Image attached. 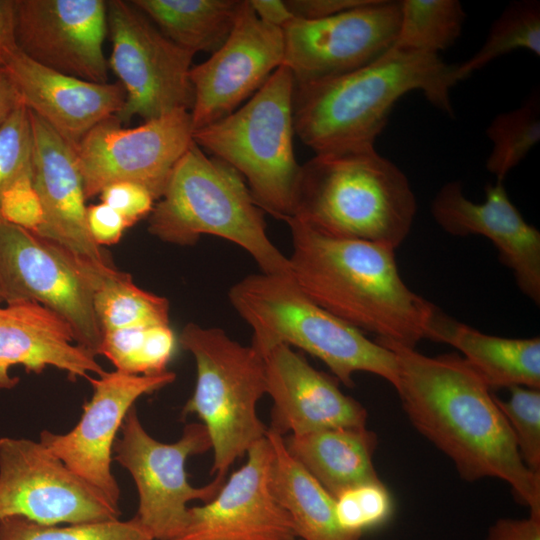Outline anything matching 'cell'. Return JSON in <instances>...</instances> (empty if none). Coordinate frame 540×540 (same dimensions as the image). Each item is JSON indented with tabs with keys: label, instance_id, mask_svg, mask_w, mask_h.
<instances>
[{
	"label": "cell",
	"instance_id": "obj_1",
	"mask_svg": "<svg viewBox=\"0 0 540 540\" xmlns=\"http://www.w3.org/2000/svg\"><path fill=\"white\" fill-rule=\"evenodd\" d=\"M376 341L396 357V391L411 424L451 459L460 477L505 481L529 514L540 515V473L522 461L495 395L468 362L456 353L432 357Z\"/></svg>",
	"mask_w": 540,
	"mask_h": 540
},
{
	"label": "cell",
	"instance_id": "obj_2",
	"mask_svg": "<svg viewBox=\"0 0 540 540\" xmlns=\"http://www.w3.org/2000/svg\"><path fill=\"white\" fill-rule=\"evenodd\" d=\"M290 276L317 305L376 339L415 348L432 341L442 311L403 281L395 250L322 235L289 218Z\"/></svg>",
	"mask_w": 540,
	"mask_h": 540
},
{
	"label": "cell",
	"instance_id": "obj_3",
	"mask_svg": "<svg viewBox=\"0 0 540 540\" xmlns=\"http://www.w3.org/2000/svg\"><path fill=\"white\" fill-rule=\"evenodd\" d=\"M457 82L456 65L439 55L388 51L351 72L295 85V134L315 154L372 149L393 105L410 91L453 116L450 90Z\"/></svg>",
	"mask_w": 540,
	"mask_h": 540
},
{
	"label": "cell",
	"instance_id": "obj_4",
	"mask_svg": "<svg viewBox=\"0 0 540 540\" xmlns=\"http://www.w3.org/2000/svg\"><path fill=\"white\" fill-rule=\"evenodd\" d=\"M416 211L406 175L372 148L315 154L301 165L291 218L325 236L395 250L409 235Z\"/></svg>",
	"mask_w": 540,
	"mask_h": 540
},
{
	"label": "cell",
	"instance_id": "obj_5",
	"mask_svg": "<svg viewBox=\"0 0 540 540\" xmlns=\"http://www.w3.org/2000/svg\"><path fill=\"white\" fill-rule=\"evenodd\" d=\"M158 200L148 231L161 241L187 246L214 235L242 247L262 273L290 276L288 257L270 241L264 212L244 178L195 143L175 165Z\"/></svg>",
	"mask_w": 540,
	"mask_h": 540
},
{
	"label": "cell",
	"instance_id": "obj_6",
	"mask_svg": "<svg viewBox=\"0 0 540 540\" xmlns=\"http://www.w3.org/2000/svg\"><path fill=\"white\" fill-rule=\"evenodd\" d=\"M228 296L251 327V346L261 355L278 344L295 346L321 360L347 387L354 386L355 373L367 372L398 389L394 353L317 305L290 276L248 275Z\"/></svg>",
	"mask_w": 540,
	"mask_h": 540
},
{
	"label": "cell",
	"instance_id": "obj_7",
	"mask_svg": "<svg viewBox=\"0 0 540 540\" xmlns=\"http://www.w3.org/2000/svg\"><path fill=\"white\" fill-rule=\"evenodd\" d=\"M295 81L284 65L228 116L194 131V143L234 168L263 212L293 216L301 165L293 147Z\"/></svg>",
	"mask_w": 540,
	"mask_h": 540
},
{
	"label": "cell",
	"instance_id": "obj_8",
	"mask_svg": "<svg viewBox=\"0 0 540 540\" xmlns=\"http://www.w3.org/2000/svg\"><path fill=\"white\" fill-rule=\"evenodd\" d=\"M180 344L196 364L194 392L182 415L196 414L213 450L211 473L225 477L229 467L267 432L257 404L267 394L264 357L224 330L188 323Z\"/></svg>",
	"mask_w": 540,
	"mask_h": 540
},
{
	"label": "cell",
	"instance_id": "obj_9",
	"mask_svg": "<svg viewBox=\"0 0 540 540\" xmlns=\"http://www.w3.org/2000/svg\"><path fill=\"white\" fill-rule=\"evenodd\" d=\"M114 266H98L0 218V299L35 302L71 326L76 343L99 355L103 332L94 294Z\"/></svg>",
	"mask_w": 540,
	"mask_h": 540
},
{
	"label": "cell",
	"instance_id": "obj_10",
	"mask_svg": "<svg viewBox=\"0 0 540 540\" xmlns=\"http://www.w3.org/2000/svg\"><path fill=\"white\" fill-rule=\"evenodd\" d=\"M113 446L115 460L132 476L138 491L136 518L154 540H174L185 529L187 504L210 501L220 490L225 477L202 487L192 486L185 464L189 457L211 449L202 423L185 426L174 443H162L143 427L134 406L126 414Z\"/></svg>",
	"mask_w": 540,
	"mask_h": 540
},
{
	"label": "cell",
	"instance_id": "obj_11",
	"mask_svg": "<svg viewBox=\"0 0 540 540\" xmlns=\"http://www.w3.org/2000/svg\"><path fill=\"white\" fill-rule=\"evenodd\" d=\"M112 42L109 69L118 77L125 100L115 118L128 123L172 111H190L194 95L190 71L194 54L166 37L131 1H107Z\"/></svg>",
	"mask_w": 540,
	"mask_h": 540
},
{
	"label": "cell",
	"instance_id": "obj_12",
	"mask_svg": "<svg viewBox=\"0 0 540 540\" xmlns=\"http://www.w3.org/2000/svg\"><path fill=\"white\" fill-rule=\"evenodd\" d=\"M190 111L178 109L134 128L110 117L76 147L86 199L117 182L145 187L159 199L180 158L194 143Z\"/></svg>",
	"mask_w": 540,
	"mask_h": 540
},
{
	"label": "cell",
	"instance_id": "obj_13",
	"mask_svg": "<svg viewBox=\"0 0 540 540\" xmlns=\"http://www.w3.org/2000/svg\"><path fill=\"white\" fill-rule=\"evenodd\" d=\"M120 514L117 505L40 441L0 438V519L17 516L56 525L117 519Z\"/></svg>",
	"mask_w": 540,
	"mask_h": 540
},
{
	"label": "cell",
	"instance_id": "obj_14",
	"mask_svg": "<svg viewBox=\"0 0 540 540\" xmlns=\"http://www.w3.org/2000/svg\"><path fill=\"white\" fill-rule=\"evenodd\" d=\"M400 1L369 0L337 15L291 19L283 28L284 61L295 85L336 77L384 55L396 40Z\"/></svg>",
	"mask_w": 540,
	"mask_h": 540
},
{
	"label": "cell",
	"instance_id": "obj_15",
	"mask_svg": "<svg viewBox=\"0 0 540 540\" xmlns=\"http://www.w3.org/2000/svg\"><path fill=\"white\" fill-rule=\"evenodd\" d=\"M284 61L281 28L262 22L243 0L235 25L222 46L199 65L190 81L194 131L238 109L251 98Z\"/></svg>",
	"mask_w": 540,
	"mask_h": 540
},
{
	"label": "cell",
	"instance_id": "obj_16",
	"mask_svg": "<svg viewBox=\"0 0 540 540\" xmlns=\"http://www.w3.org/2000/svg\"><path fill=\"white\" fill-rule=\"evenodd\" d=\"M175 378L176 374L171 371L135 375L118 370L90 378L93 395L83 406L77 425L65 434L43 430L39 441L70 470L118 506L120 489L111 472L117 433L139 397L171 384Z\"/></svg>",
	"mask_w": 540,
	"mask_h": 540
},
{
	"label": "cell",
	"instance_id": "obj_17",
	"mask_svg": "<svg viewBox=\"0 0 540 540\" xmlns=\"http://www.w3.org/2000/svg\"><path fill=\"white\" fill-rule=\"evenodd\" d=\"M107 33V1L15 0L18 48L60 73L107 83Z\"/></svg>",
	"mask_w": 540,
	"mask_h": 540
},
{
	"label": "cell",
	"instance_id": "obj_18",
	"mask_svg": "<svg viewBox=\"0 0 540 540\" xmlns=\"http://www.w3.org/2000/svg\"><path fill=\"white\" fill-rule=\"evenodd\" d=\"M246 455L210 501L188 509L185 529L174 540H297L271 489L274 453L266 435Z\"/></svg>",
	"mask_w": 540,
	"mask_h": 540
},
{
	"label": "cell",
	"instance_id": "obj_19",
	"mask_svg": "<svg viewBox=\"0 0 540 540\" xmlns=\"http://www.w3.org/2000/svg\"><path fill=\"white\" fill-rule=\"evenodd\" d=\"M431 214L448 234L489 239L500 261L512 271L519 290L540 304V232L511 202L503 181L486 185L482 203L469 200L459 181H450L433 198Z\"/></svg>",
	"mask_w": 540,
	"mask_h": 540
},
{
	"label": "cell",
	"instance_id": "obj_20",
	"mask_svg": "<svg viewBox=\"0 0 540 540\" xmlns=\"http://www.w3.org/2000/svg\"><path fill=\"white\" fill-rule=\"evenodd\" d=\"M1 70L20 102L74 149L99 123L122 108L125 92L118 83H96L45 67L18 46L5 56Z\"/></svg>",
	"mask_w": 540,
	"mask_h": 540
},
{
	"label": "cell",
	"instance_id": "obj_21",
	"mask_svg": "<svg viewBox=\"0 0 540 540\" xmlns=\"http://www.w3.org/2000/svg\"><path fill=\"white\" fill-rule=\"evenodd\" d=\"M263 357L267 394L273 400L270 429L284 436L366 427L364 406L290 346L278 344Z\"/></svg>",
	"mask_w": 540,
	"mask_h": 540
},
{
	"label": "cell",
	"instance_id": "obj_22",
	"mask_svg": "<svg viewBox=\"0 0 540 540\" xmlns=\"http://www.w3.org/2000/svg\"><path fill=\"white\" fill-rule=\"evenodd\" d=\"M30 114L33 185L43 210V222L35 234L90 263L113 266L87 227V199L75 149L42 119Z\"/></svg>",
	"mask_w": 540,
	"mask_h": 540
},
{
	"label": "cell",
	"instance_id": "obj_23",
	"mask_svg": "<svg viewBox=\"0 0 540 540\" xmlns=\"http://www.w3.org/2000/svg\"><path fill=\"white\" fill-rule=\"evenodd\" d=\"M95 357L76 343L68 322L43 305L21 302L0 307V389L18 382L9 376L16 365L37 374L52 366L73 379L101 376L106 371Z\"/></svg>",
	"mask_w": 540,
	"mask_h": 540
},
{
	"label": "cell",
	"instance_id": "obj_24",
	"mask_svg": "<svg viewBox=\"0 0 540 540\" xmlns=\"http://www.w3.org/2000/svg\"><path fill=\"white\" fill-rule=\"evenodd\" d=\"M433 341L459 350L491 390L516 386L540 389L539 337L489 335L442 313Z\"/></svg>",
	"mask_w": 540,
	"mask_h": 540
},
{
	"label": "cell",
	"instance_id": "obj_25",
	"mask_svg": "<svg viewBox=\"0 0 540 540\" xmlns=\"http://www.w3.org/2000/svg\"><path fill=\"white\" fill-rule=\"evenodd\" d=\"M285 448L333 497L380 480L373 454L377 435L363 428H335L283 436Z\"/></svg>",
	"mask_w": 540,
	"mask_h": 540
},
{
	"label": "cell",
	"instance_id": "obj_26",
	"mask_svg": "<svg viewBox=\"0 0 540 540\" xmlns=\"http://www.w3.org/2000/svg\"><path fill=\"white\" fill-rule=\"evenodd\" d=\"M273 448L271 489L288 514L297 540H360L345 531L335 512V498L285 448L283 436L268 428Z\"/></svg>",
	"mask_w": 540,
	"mask_h": 540
},
{
	"label": "cell",
	"instance_id": "obj_27",
	"mask_svg": "<svg viewBox=\"0 0 540 540\" xmlns=\"http://www.w3.org/2000/svg\"><path fill=\"white\" fill-rule=\"evenodd\" d=\"M171 41L192 54L217 51L230 35L243 0H132Z\"/></svg>",
	"mask_w": 540,
	"mask_h": 540
},
{
	"label": "cell",
	"instance_id": "obj_28",
	"mask_svg": "<svg viewBox=\"0 0 540 540\" xmlns=\"http://www.w3.org/2000/svg\"><path fill=\"white\" fill-rule=\"evenodd\" d=\"M398 34L389 51L438 55L455 43L465 21L457 0H403Z\"/></svg>",
	"mask_w": 540,
	"mask_h": 540
},
{
	"label": "cell",
	"instance_id": "obj_29",
	"mask_svg": "<svg viewBox=\"0 0 540 540\" xmlns=\"http://www.w3.org/2000/svg\"><path fill=\"white\" fill-rule=\"evenodd\" d=\"M94 310L102 332L169 325L168 300L141 289L130 274L116 268L106 275L96 290Z\"/></svg>",
	"mask_w": 540,
	"mask_h": 540
},
{
	"label": "cell",
	"instance_id": "obj_30",
	"mask_svg": "<svg viewBox=\"0 0 540 540\" xmlns=\"http://www.w3.org/2000/svg\"><path fill=\"white\" fill-rule=\"evenodd\" d=\"M169 325L127 327L103 332L99 354L116 370L135 375H155L166 370L175 350Z\"/></svg>",
	"mask_w": 540,
	"mask_h": 540
},
{
	"label": "cell",
	"instance_id": "obj_31",
	"mask_svg": "<svg viewBox=\"0 0 540 540\" xmlns=\"http://www.w3.org/2000/svg\"><path fill=\"white\" fill-rule=\"evenodd\" d=\"M517 49L540 55V4L519 1L510 4L493 23L482 47L467 61L456 65L461 81L492 60Z\"/></svg>",
	"mask_w": 540,
	"mask_h": 540
},
{
	"label": "cell",
	"instance_id": "obj_32",
	"mask_svg": "<svg viewBox=\"0 0 540 540\" xmlns=\"http://www.w3.org/2000/svg\"><path fill=\"white\" fill-rule=\"evenodd\" d=\"M492 150L487 170L503 181L540 140L539 107L535 99L497 115L486 130Z\"/></svg>",
	"mask_w": 540,
	"mask_h": 540
},
{
	"label": "cell",
	"instance_id": "obj_33",
	"mask_svg": "<svg viewBox=\"0 0 540 540\" xmlns=\"http://www.w3.org/2000/svg\"><path fill=\"white\" fill-rule=\"evenodd\" d=\"M0 540H154L134 517L69 524L41 525L22 517L0 519Z\"/></svg>",
	"mask_w": 540,
	"mask_h": 540
},
{
	"label": "cell",
	"instance_id": "obj_34",
	"mask_svg": "<svg viewBox=\"0 0 540 540\" xmlns=\"http://www.w3.org/2000/svg\"><path fill=\"white\" fill-rule=\"evenodd\" d=\"M334 498L340 526L360 537L384 525L393 513L391 494L381 480L353 486Z\"/></svg>",
	"mask_w": 540,
	"mask_h": 540
},
{
	"label": "cell",
	"instance_id": "obj_35",
	"mask_svg": "<svg viewBox=\"0 0 540 540\" xmlns=\"http://www.w3.org/2000/svg\"><path fill=\"white\" fill-rule=\"evenodd\" d=\"M33 155L31 114L20 103L0 122V202L16 182L33 176Z\"/></svg>",
	"mask_w": 540,
	"mask_h": 540
},
{
	"label": "cell",
	"instance_id": "obj_36",
	"mask_svg": "<svg viewBox=\"0 0 540 540\" xmlns=\"http://www.w3.org/2000/svg\"><path fill=\"white\" fill-rule=\"evenodd\" d=\"M510 396L495 401L505 417L524 464L540 473V389L516 386Z\"/></svg>",
	"mask_w": 540,
	"mask_h": 540
},
{
	"label": "cell",
	"instance_id": "obj_37",
	"mask_svg": "<svg viewBox=\"0 0 540 540\" xmlns=\"http://www.w3.org/2000/svg\"><path fill=\"white\" fill-rule=\"evenodd\" d=\"M0 218L33 233L38 231L43 222V210L33 176L19 180L4 193Z\"/></svg>",
	"mask_w": 540,
	"mask_h": 540
},
{
	"label": "cell",
	"instance_id": "obj_38",
	"mask_svg": "<svg viewBox=\"0 0 540 540\" xmlns=\"http://www.w3.org/2000/svg\"><path fill=\"white\" fill-rule=\"evenodd\" d=\"M101 202L116 210L133 226L149 215L154 207V198L143 186L132 182H117L105 187L99 194Z\"/></svg>",
	"mask_w": 540,
	"mask_h": 540
},
{
	"label": "cell",
	"instance_id": "obj_39",
	"mask_svg": "<svg viewBox=\"0 0 540 540\" xmlns=\"http://www.w3.org/2000/svg\"><path fill=\"white\" fill-rule=\"evenodd\" d=\"M86 221L91 237L101 247L118 243L128 228L124 218L103 202L87 207Z\"/></svg>",
	"mask_w": 540,
	"mask_h": 540
},
{
	"label": "cell",
	"instance_id": "obj_40",
	"mask_svg": "<svg viewBox=\"0 0 540 540\" xmlns=\"http://www.w3.org/2000/svg\"><path fill=\"white\" fill-rule=\"evenodd\" d=\"M369 0H287L294 18L305 20L323 19L364 5Z\"/></svg>",
	"mask_w": 540,
	"mask_h": 540
},
{
	"label": "cell",
	"instance_id": "obj_41",
	"mask_svg": "<svg viewBox=\"0 0 540 540\" xmlns=\"http://www.w3.org/2000/svg\"><path fill=\"white\" fill-rule=\"evenodd\" d=\"M485 540H540V515L498 519L488 529Z\"/></svg>",
	"mask_w": 540,
	"mask_h": 540
},
{
	"label": "cell",
	"instance_id": "obj_42",
	"mask_svg": "<svg viewBox=\"0 0 540 540\" xmlns=\"http://www.w3.org/2000/svg\"><path fill=\"white\" fill-rule=\"evenodd\" d=\"M257 17L264 23L283 28L294 18L285 1L282 0H248Z\"/></svg>",
	"mask_w": 540,
	"mask_h": 540
},
{
	"label": "cell",
	"instance_id": "obj_43",
	"mask_svg": "<svg viewBox=\"0 0 540 540\" xmlns=\"http://www.w3.org/2000/svg\"><path fill=\"white\" fill-rule=\"evenodd\" d=\"M15 46V0H0V70L8 51Z\"/></svg>",
	"mask_w": 540,
	"mask_h": 540
},
{
	"label": "cell",
	"instance_id": "obj_44",
	"mask_svg": "<svg viewBox=\"0 0 540 540\" xmlns=\"http://www.w3.org/2000/svg\"><path fill=\"white\" fill-rule=\"evenodd\" d=\"M19 96L8 77L0 70V122L20 104Z\"/></svg>",
	"mask_w": 540,
	"mask_h": 540
},
{
	"label": "cell",
	"instance_id": "obj_45",
	"mask_svg": "<svg viewBox=\"0 0 540 540\" xmlns=\"http://www.w3.org/2000/svg\"><path fill=\"white\" fill-rule=\"evenodd\" d=\"M1 302H2V301H1V299H0V303H1Z\"/></svg>",
	"mask_w": 540,
	"mask_h": 540
}]
</instances>
